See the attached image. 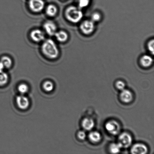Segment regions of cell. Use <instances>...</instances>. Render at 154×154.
I'll return each instance as SVG.
<instances>
[{
	"label": "cell",
	"instance_id": "1",
	"mask_svg": "<svg viewBox=\"0 0 154 154\" xmlns=\"http://www.w3.org/2000/svg\"><path fill=\"white\" fill-rule=\"evenodd\" d=\"M42 51L45 56L51 59L57 58L59 54L58 47L52 39L45 41L42 46Z\"/></svg>",
	"mask_w": 154,
	"mask_h": 154
},
{
	"label": "cell",
	"instance_id": "2",
	"mask_svg": "<svg viewBox=\"0 0 154 154\" xmlns=\"http://www.w3.org/2000/svg\"><path fill=\"white\" fill-rule=\"evenodd\" d=\"M65 16L67 19L73 23L79 22L83 17V14L81 11L74 6L68 7L65 11Z\"/></svg>",
	"mask_w": 154,
	"mask_h": 154
},
{
	"label": "cell",
	"instance_id": "3",
	"mask_svg": "<svg viewBox=\"0 0 154 154\" xmlns=\"http://www.w3.org/2000/svg\"><path fill=\"white\" fill-rule=\"evenodd\" d=\"M29 6L32 11L38 13L44 8L45 3L43 0H29Z\"/></svg>",
	"mask_w": 154,
	"mask_h": 154
},
{
	"label": "cell",
	"instance_id": "4",
	"mask_svg": "<svg viewBox=\"0 0 154 154\" xmlns=\"http://www.w3.org/2000/svg\"><path fill=\"white\" fill-rule=\"evenodd\" d=\"M105 128L108 132L112 135H117L120 131V125L117 122L114 120L107 122L105 125Z\"/></svg>",
	"mask_w": 154,
	"mask_h": 154
},
{
	"label": "cell",
	"instance_id": "5",
	"mask_svg": "<svg viewBox=\"0 0 154 154\" xmlns=\"http://www.w3.org/2000/svg\"><path fill=\"white\" fill-rule=\"evenodd\" d=\"M80 28L83 33L86 35L91 34L94 29V22L92 20H86L82 23Z\"/></svg>",
	"mask_w": 154,
	"mask_h": 154
},
{
	"label": "cell",
	"instance_id": "6",
	"mask_svg": "<svg viewBox=\"0 0 154 154\" xmlns=\"http://www.w3.org/2000/svg\"><path fill=\"white\" fill-rule=\"evenodd\" d=\"M30 37L33 41L37 43L43 41L45 38V33L38 29L32 30L30 34Z\"/></svg>",
	"mask_w": 154,
	"mask_h": 154
},
{
	"label": "cell",
	"instance_id": "7",
	"mask_svg": "<svg viewBox=\"0 0 154 154\" xmlns=\"http://www.w3.org/2000/svg\"><path fill=\"white\" fill-rule=\"evenodd\" d=\"M43 28L47 34L50 36L55 34L57 32V26L55 23L52 21H48L45 23Z\"/></svg>",
	"mask_w": 154,
	"mask_h": 154
},
{
	"label": "cell",
	"instance_id": "8",
	"mask_svg": "<svg viewBox=\"0 0 154 154\" xmlns=\"http://www.w3.org/2000/svg\"><path fill=\"white\" fill-rule=\"evenodd\" d=\"M16 101L18 107L21 109H26L29 106V100L23 95L21 94L18 96L16 98Z\"/></svg>",
	"mask_w": 154,
	"mask_h": 154
},
{
	"label": "cell",
	"instance_id": "9",
	"mask_svg": "<svg viewBox=\"0 0 154 154\" xmlns=\"http://www.w3.org/2000/svg\"><path fill=\"white\" fill-rule=\"evenodd\" d=\"M119 143L122 147L128 148L131 145L132 143V138L129 134L124 133L120 136L119 138Z\"/></svg>",
	"mask_w": 154,
	"mask_h": 154
},
{
	"label": "cell",
	"instance_id": "10",
	"mask_svg": "<svg viewBox=\"0 0 154 154\" xmlns=\"http://www.w3.org/2000/svg\"><path fill=\"white\" fill-rule=\"evenodd\" d=\"M148 149L144 144H137L131 149V151L134 154H144L147 153Z\"/></svg>",
	"mask_w": 154,
	"mask_h": 154
},
{
	"label": "cell",
	"instance_id": "11",
	"mask_svg": "<svg viewBox=\"0 0 154 154\" xmlns=\"http://www.w3.org/2000/svg\"><path fill=\"white\" fill-rule=\"evenodd\" d=\"M120 98L122 101L125 103H129L132 101L133 98L132 93L129 90H122L120 94Z\"/></svg>",
	"mask_w": 154,
	"mask_h": 154
},
{
	"label": "cell",
	"instance_id": "12",
	"mask_svg": "<svg viewBox=\"0 0 154 154\" xmlns=\"http://www.w3.org/2000/svg\"><path fill=\"white\" fill-rule=\"evenodd\" d=\"M54 35H55L57 40L61 43L65 42L68 38V35L65 31H63L57 32Z\"/></svg>",
	"mask_w": 154,
	"mask_h": 154
},
{
	"label": "cell",
	"instance_id": "13",
	"mask_svg": "<svg viewBox=\"0 0 154 154\" xmlns=\"http://www.w3.org/2000/svg\"><path fill=\"white\" fill-rule=\"evenodd\" d=\"M153 62V59L150 56L145 55L143 56L140 59V63L142 66L145 67H149Z\"/></svg>",
	"mask_w": 154,
	"mask_h": 154
},
{
	"label": "cell",
	"instance_id": "14",
	"mask_svg": "<svg viewBox=\"0 0 154 154\" xmlns=\"http://www.w3.org/2000/svg\"><path fill=\"white\" fill-rule=\"evenodd\" d=\"M94 123L93 120L90 118H85L83 120L82 126L87 131L91 130L94 126Z\"/></svg>",
	"mask_w": 154,
	"mask_h": 154
},
{
	"label": "cell",
	"instance_id": "15",
	"mask_svg": "<svg viewBox=\"0 0 154 154\" xmlns=\"http://www.w3.org/2000/svg\"><path fill=\"white\" fill-rule=\"evenodd\" d=\"M46 13L48 16L53 17L57 15L58 13V9L56 6L51 4L48 5L46 8Z\"/></svg>",
	"mask_w": 154,
	"mask_h": 154
},
{
	"label": "cell",
	"instance_id": "16",
	"mask_svg": "<svg viewBox=\"0 0 154 154\" xmlns=\"http://www.w3.org/2000/svg\"><path fill=\"white\" fill-rule=\"evenodd\" d=\"M0 62L4 66V69L10 68L13 64V61H12L11 59L7 56H4L2 57L0 59Z\"/></svg>",
	"mask_w": 154,
	"mask_h": 154
},
{
	"label": "cell",
	"instance_id": "17",
	"mask_svg": "<svg viewBox=\"0 0 154 154\" xmlns=\"http://www.w3.org/2000/svg\"><path fill=\"white\" fill-rule=\"evenodd\" d=\"M89 137L91 141L94 143L98 142L101 138L100 134L97 132H91L89 134Z\"/></svg>",
	"mask_w": 154,
	"mask_h": 154
},
{
	"label": "cell",
	"instance_id": "18",
	"mask_svg": "<svg viewBox=\"0 0 154 154\" xmlns=\"http://www.w3.org/2000/svg\"><path fill=\"white\" fill-rule=\"evenodd\" d=\"M8 80L7 74L4 71H0V86L4 85L7 84Z\"/></svg>",
	"mask_w": 154,
	"mask_h": 154
},
{
	"label": "cell",
	"instance_id": "19",
	"mask_svg": "<svg viewBox=\"0 0 154 154\" xmlns=\"http://www.w3.org/2000/svg\"><path fill=\"white\" fill-rule=\"evenodd\" d=\"M121 144L120 143L117 144H112L110 147V151L112 153H118L120 152V149L122 148Z\"/></svg>",
	"mask_w": 154,
	"mask_h": 154
},
{
	"label": "cell",
	"instance_id": "20",
	"mask_svg": "<svg viewBox=\"0 0 154 154\" xmlns=\"http://www.w3.org/2000/svg\"><path fill=\"white\" fill-rule=\"evenodd\" d=\"M43 88L45 91L51 92L54 88V85L52 82L46 81L44 82L43 85Z\"/></svg>",
	"mask_w": 154,
	"mask_h": 154
},
{
	"label": "cell",
	"instance_id": "21",
	"mask_svg": "<svg viewBox=\"0 0 154 154\" xmlns=\"http://www.w3.org/2000/svg\"><path fill=\"white\" fill-rule=\"evenodd\" d=\"M18 90L21 94L24 95L28 92L29 88L26 84L23 83L18 86Z\"/></svg>",
	"mask_w": 154,
	"mask_h": 154
},
{
	"label": "cell",
	"instance_id": "22",
	"mask_svg": "<svg viewBox=\"0 0 154 154\" xmlns=\"http://www.w3.org/2000/svg\"><path fill=\"white\" fill-rule=\"evenodd\" d=\"M90 2V0H79V6L80 8H84L87 7Z\"/></svg>",
	"mask_w": 154,
	"mask_h": 154
},
{
	"label": "cell",
	"instance_id": "23",
	"mask_svg": "<svg viewBox=\"0 0 154 154\" xmlns=\"http://www.w3.org/2000/svg\"><path fill=\"white\" fill-rule=\"evenodd\" d=\"M101 16L99 13H94L91 16V20L93 22H97L100 19Z\"/></svg>",
	"mask_w": 154,
	"mask_h": 154
},
{
	"label": "cell",
	"instance_id": "24",
	"mask_svg": "<svg viewBox=\"0 0 154 154\" xmlns=\"http://www.w3.org/2000/svg\"><path fill=\"white\" fill-rule=\"evenodd\" d=\"M154 40L150 41L149 42L148 44V48L149 50L151 52L152 54L153 55L154 53Z\"/></svg>",
	"mask_w": 154,
	"mask_h": 154
},
{
	"label": "cell",
	"instance_id": "25",
	"mask_svg": "<svg viewBox=\"0 0 154 154\" xmlns=\"http://www.w3.org/2000/svg\"><path fill=\"white\" fill-rule=\"evenodd\" d=\"M116 87L118 89L120 90H123L125 89V84L122 81H118L116 83Z\"/></svg>",
	"mask_w": 154,
	"mask_h": 154
},
{
	"label": "cell",
	"instance_id": "26",
	"mask_svg": "<svg viewBox=\"0 0 154 154\" xmlns=\"http://www.w3.org/2000/svg\"><path fill=\"white\" fill-rule=\"evenodd\" d=\"M78 137L80 139L84 140L86 138V134L83 131H80L78 134Z\"/></svg>",
	"mask_w": 154,
	"mask_h": 154
}]
</instances>
